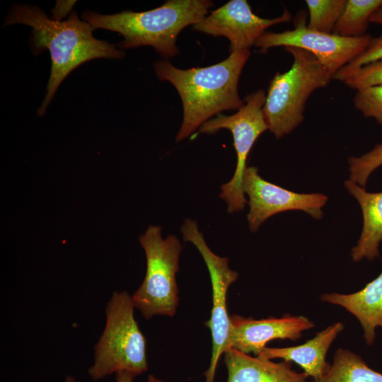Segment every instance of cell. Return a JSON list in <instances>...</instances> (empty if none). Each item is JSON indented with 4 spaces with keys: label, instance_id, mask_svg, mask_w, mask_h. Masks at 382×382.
I'll return each mask as SVG.
<instances>
[{
    "label": "cell",
    "instance_id": "cell-1",
    "mask_svg": "<svg viewBox=\"0 0 382 382\" xmlns=\"http://www.w3.org/2000/svg\"><path fill=\"white\" fill-rule=\"evenodd\" d=\"M17 23L32 28V46L37 53L47 49L51 56V72L46 96L37 111L40 116L45 114L64 79L79 65L97 58L122 59L125 56L114 45L94 37L92 33L95 29L80 20L75 11L61 21L49 18L37 6L16 4L6 17L4 25Z\"/></svg>",
    "mask_w": 382,
    "mask_h": 382
},
{
    "label": "cell",
    "instance_id": "cell-2",
    "mask_svg": "<svg viewBox=\"0 0 382 382\" xmlns=\"http://www.w3.org/2000/svg\"><path fill=\"white\" fill-rule=\"evenodd\" d=\"M250 54V50L236 51L218 64L189 69H178L168 60L154 64L157 77L171 83L183 103V119L177 142L188 137L212 116L244 105L238 84Z\"/></svg>",
    "mask_w": 382,
    "mask_h": 382
},
{
    "label": "cell",
    "instance_id": "cell-3",
    "mask_svg": "<svg viewBox=\"0 0 382 382\" xmlns=\"http://www.w3.org/2000/svg\"><path fill=\"white\" fill-rule=\"evenodd\" d=\"M213 6L209 0H168L162 6L143 12L125 11L103 15L86 11L81 17L94 29L102 28L120 33L124 37L118 45L129 49L149 45L163 57L175 56L179 33L185 27L202 20Z\"/></svg>",
    "mask_w": 382,
    "mask_h": 382
},
{
    "label": "cell",
    "instance_id": "cell-4",
    "mask_svg": "<svg viewBox=\"0 0 382 382\" xmlns=\"http://www.w3.org/2000/svg\"><path fill=\"white\" fill-rule=\"evenodd\" d=\"M132 295L112 293L105 307L104 329L94 347L93 364L88 375L93 381L118 371L137 376L148 370L146 342L134 317Z\"/></svg>",
    "mask_w": 382,
    "mask_h": 382
},
{
    "label": "cell",
    "instance_id": "cell-5",
    "mask_svg": "<svg viewBox=\"0 0 382 382\" xmlns=\"http://www.w3.org/2000/svg\"><path fill=\"white\" fill-rule=\"evenodd\" d=\"M284 48L292 55L293 64L288 71L274 76L263 107L268 129L277 139L291 133L303 122L309 97L332 79L313 54L296 47Z\"/></svg>",
    "mask_w": 382,
    "mask_h": 382
},
{
    "label": "cell",
    "instance_id": "cell-6",
    "mask_svg": "<svg viewBox=\"0 0 382 382\" xmlns=\"http://www.w3.org/2000/svg\"><path fill=\"white\" fill-rule=\"evenodd\" d=\"M161 230L159 226H149L139 238L146 255V271L132 298L135 308L146 320L156 316H173L180 301L175 275L182 245L173 235L163 239Z\"/></svg>",
    "mask_w": 382,
    "mask_h": 382
},
{
    "label": "cell",
    "instance_id": "cell-7",
    "mask_svg": "<svg viewBox=\"0 0 382 382\" xmlns=\"http://www.w3.org/2000/svg\"><path fill=\"white\" fill-rule=\"evenodd\" d=\"M266 94L262 89L250 93L244 98L245 104L232 115H217L205 122L199 132L212 134L221 129L232 133L237 163L231 179L221 186L219 196L227 204L228 213L242 210L248 202L243 191V176L247 168L249 153L257 138L268 129L264 114Z\"/></svg>",
    "mask_w": 382,
    "mask_h": 382
},
{
    "label": "cell",
    "instance_id": "cell-8",
    "mask_svg": "<svg viewBox=\"0 0 382 382\" xmlns=\"http://www.w3.org/2000/svg\"><path fill=\"white\" fill-rule=\"evenodd\" d=\"M184 241L192 243L199 250L209 270L212 287V308L205 325L210 330L212 341V357L204 372L205 382H214L219 360L227 349L231 328L230 316L226 308L228 287L238 277L236 271L228 266V258L213 253L199 231L195 221L187 219L180 228Z\"/></svg>",
    "mask_w": 382,
    "mask_h": 382
},
{
    "label": "cell",
    "instance_id": "cell-9",
    "mask_svg": "<svg viewBox=\"0 0 382 382\" xmlns=\"http://www.w3.org/2000/svg\"><path fill=\"white\" fill-rule=\"evenodd\" d=\"M372 37L365 35L345 37L309 29L303 16H298L295 28L281 33L265 32L255 46L262 52L274 47H292L313 54L333 76L342 67L361 54Z\"/></svg>",
    "mask_w": 382,
    "mask_h": 382
},
{
    "label": "cell",
    "instance_id": "cell-10",
    "mask_svg": "<svg viewBox=\"0 0 382 382\" xmlns=\"http://www.w3.org/2000/svg\"><path fill=\"white\" fill-rule=\"evenodd\" d=\"M243 191L249 198L247 220L252 232L269 217L289 210H301L320 219L328 201V197L320 193H297L270 183L261 178L254 166L247 167L245 171Z\"/></svg>",
    "mask_w": 382,
    "mask_h": 382
},
{
    "label": "cell",
    "instance_id": "cell-11",
    "mask_svg": "<svg viewBox=\"0 0 382 382\" xmlns=\"http://www.w3.org/2000/svg\"><path fill=\"white\" fill-rule=\"evenodd\" d=\"M291 18V14L286 9L277 18H262L252 11L247 1L231 0L211 11L192 28L214 37H226L230 41L231 53L250 50L268 28Z\"/></svg>",
    "mask_w": 382,
    "mask_h": 382
},
{
    "label": "cell",
    "instance_id": "cell-12",
    "mask_svg": "<svg viewBox=\"0 0 382 382\" xmlns=\"http://www.w3.org/2000/svg\"><path fill=\"white\" fill-rule=\"evenodd\" d=\"M230 321L227 349L233 348L245 354L253 353L255 356H258L268 342L277 339L295 341L301 337L303 331L315 326L303 316L286 315L281 318L255 320L232 315Z\"/></svg>",
    "mask_w": 382,
    "mask_h": 382
},
{
    "label": "cell",
    "instance_id": "cell-13",
    "mask_svg": "<svg viewBox=\"0 0 382 382\" xmlns=\"http://www.w3.org/2000/svg\"><path fill=\"white\" fill-rule=\"evenodd\" d=\"M224 354L226 382H311L305 372L294 371L291 361L277 363L233 348L228 349Z\"/></svg>",
    "mask_w": 382,
    "mask_h": 382
},
{
    "label": "cell",
    "instance_id": "cell-14",
    "mask_svg": "<svg viewBox=\"0 0 382 382\" xmlns=\"http://www.w3.org/2000/svg\"><path fill=\"white\" fill-rule=\"evenodd\" d=\"M341 322L329 325L304 344L299 346L274 348L265 347L258 357L267 359H282L299 364L308 376L318 382L329 371L330 365L325 357L332 342L343 330Z\"/></svg>",
    "mask_w": 382,
    "mask_h": 382
},
{
    "label": "cell",
    "instance_id": "cell-15",
    "mask_svg": "<svg viewBox=\"0 0 382 382\" xmlns=\"http://www.w3.org/2000/svg\"><path fill=\"white\" fill-rule=\"evenodd\" d=\"M320 300L340 306L354 316L363 328L366 343L368 345L374 344L376 328H382V271L357 292L324 294Z\"/></svg>",
    "mask_w": 382,
    "mask_h": 382
},
{
    "label": "cell",
    "instance_id": "cell-16",
    "mask_svg": "<svg viewBox=\"0 0 382 382\" xmlns=\"http://www.w3.org/2000/svg\"><path fill=\"white\" fill-rule=\"evenodd\" d=\"M345 187L359 202L363 215L361 233L352 248V258L354 262L364 258L374 260L379 257L378 248L382 241V192H368L349 180L345 182Z\"/></svg>",
    "mask_w": 382,
    "mask_h": 382
},
{
    "label": "cell",
    "instance_id": "cell-17",
    "mask_svg": "<svg viewBox=\"0 0 382 382\" xmlns=\"http://www.w3.org/2000/svg\"><path fill=\"white\" fill-rule=\"evenodd\" d=\"M318 382H382V374L371 369L358 354L340 348L329 371Z\"/></svg>",
    "mask_w": 382,
    "mask_h": 382
},
{
    "label": "cell",
    "instance_id": "cell-18",
    "mask_svg": "<svg viewBox=\"0 0 382 382\" xmlns=\"http://www.w3.org/2000/svg\"><path fill=\"white\" fill-rule=\"evenodd\" d=\"M381 6L382 0H347L332 33L345 37L366 35L371 17Z\"/></svg>",
    "mask_w": 382,
    "mask_h": 382
},
{
    "label": "cell",
    "instance_id": "cell-19",
    "mask_svg": "<svg viewBox=\"0 0 382 382\" xmlns=\"http://www.w3.org/2000/svg\"><path fill=\"white\" fill-rule=\"evenodd\" d=\"M347 0H306L309 29L330 34L340 19Z\"/></svg>",
    "mask_w": 382,
    "mask_h": 382
},
{
    "label": "cell",
    "instance_id": "cell-20",
    "mask_svg": "<svg viewBox=\"0 0 382 382\" xmlns=\"http://www.w3.org/2000/svg\"><path fill=\"white\" fill-rule=\"evenodd\" d=\"M348 162L349 180L365 188L370 175L382 166V144L359 157H349Z\"/></svg>",
    "mask_w": 382,
    "mask_h": 382
},
{
    "label": "cell",
    "instance_id": "cell-21",
    "mask_svg": "<svg viewBox=\"0 0 382 382\" xmlns=\"http://www.w3.org/2000/svg\"><path fill=\"white\" fill-rule=\"evenodd\" d=\"M353 101L365 117L373 118L382 125V85L357 90Z\"/></svg>",
    "mask_w": 382,
    "mask_h": 382
},
{
    "label": "cell",
    "instance_id": "cell-22",
    "mask_svg": "<svg viewBox=\"0 0 382 382\" xmlns=\"http://www.w3.org/2000/svg\"><path fill=\"white\" fill-rule=\"evenodd\" d=\"M342 82L356 91L382 85V59L360 67Z\"/></svg>",
    "mask_w": 382,
    "mask_h": 382
},
{
    "label": "cell",
    "instance_id": "cell-23",
    "mask_svg": "<svg viewBox=\"0 0 382 382\" xmlns=\"http://www.w3.org/2000/svg\"><path fill=\"white\" fill-rule=\"evenodd\" d=\"M382 59V35L372 37L369 46L357 57L340 69L332 79L342 81L360 67Z\"/></svg>",
    "mask_w": 382,
    "mask_h": 382
},
{
    "label": "cell",
    "instance_id": "cell-24",
    "mask_svg": "<svg viewBox=\"0 0 382 382\" xmlns=\"http://www.w3.org/2000/svg\"><path fill=\"white\" fill-rule=\"evenodd\" d=\"M75 1H57L56 7L52 10V19L55 21H61L60 18L66 15L71 9V5Z\"/></svg>",
    "mask_w": 382,
    "mask_h": 382
},
{
    "label": "cell",
    "instance_id": "cell-25",
    "mask_svg": "<svg viewBox=\"0 0 382 382\" xmlns=\"http://www.w3.org/2000/svg\"><path fill=\"white\" fill-rule=\"evenodd\" d=\"M137 375L127 371H118L115 374V382H134Z\"/></svg>",
    "mask_w": 382,
    "mask_h": 382
},
{
    "label": "cell",
    "instance_id": "cell-26",
    "mask_svg": "<svg viewBox=\"0 0 382 382\" xmlns=\"http://www.w3.org/2000/svg\"><path fill=\"white\" fill-rule=\"evenodd\" d=\"M370 23L382 25V6H381L371 16Z\"/></svg>",
    "mask_w": 382,
    "mask_h": 382
},
{
    "label": "cell",
    "instance_id": "cell-27",
    "mask_svg": "<svg viewBox=\"0 0 382 382\" xmlns=\"http://www.w3.org/2000/svg\"><path fill=\"white\" fill-rule=\"evenodd\" d=\"M147 382H165V381L157 378L153 374H149L147 377Z\"/></svg>",
    "mask_w": 382,
    "mask_h": 382
},
{
    "label": "cell",
    "instance_id": "cell-28",
    "mask_svg": "<svg viewBox=\"0 0 382 382\" xmlns=\"http://www.w3.org/2000/svg\"><path fill=\"white\" fill-rule=\"evenodd\" d=\"M64 382H76V379L72 375H67L65 377Z\"/></svg>",
    "mask_w": 382,
    "mask_h": 382
}]
</instances>
